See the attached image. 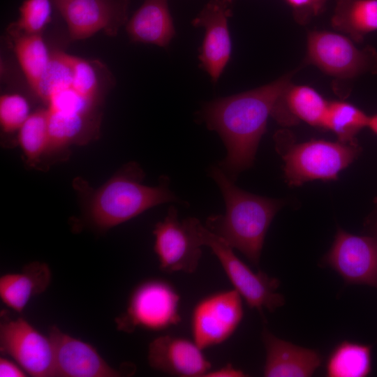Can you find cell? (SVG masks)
<instances>
[{"instance_id":"obj_1","label":"cell","mask_w":377,"mask_h":377,"mask_svg":"<svg viewBox=\"0 0 377 377\" xmlns=\"http://www.w3.org/2000/svg\"><path fill=\"white\" fill-rule=\"evenodd\" d=\"M293 73L262 87L219 98L205 105L203 118L216 131L227 149L219 168L234 181L252 166L267 119L279 96L291 83Z\"/></svg>"},{"instance_id":"obj_2","label":"cell","mask_w":377,"mask_h":377,"mask_svg":"<svg viewBox=\"0 0 377 377\" xmlns=\"http://www.w3.org/2000/svg\"><path fill=\"white\" fill-rule=\"evenodd\" d=\"M210 175L222 193L226 212L209 216L207 228L258 265L266 233L282 201L242 190L219 167H212Z\"/></svg>"},{"instance_id":"obj_3","label":"cell","mask_w":377,"mask_h":377,"mask_svg":"<svg viewBox=\"0 0 377 377\" xmlns=\"http://www.w3.org/2000/svg\"><path fill=\"white\" fill-rule=\"evenodd\" d=\"M143 171L135 163L124 167L91 198L89 216L98 228L106 230L126 222L155 206L178 201L168 177L156 186L142 184Z\"/></svg>"},{"instance_id":"obj_4","label":"cell","mask_w":377,"mask_h":377,"mask_svg":"<svg viewBox=\"0 0 377 377\" xmlns=\"http://www.w3.org/2000/svg\"><path fill=\"white\" fill-rule=\"evenodd\" d=\"M276 148L284 162V175L290 186H300L314 180H332L359 156L358 142L344 143L311 140L302 143L291 142L285 130L274 135Z\"/></svg>"},{"instance_id":"obj_5","label":"cell","mask_w":377,"mask_h":377,"mask_svg":"<svg viewBox=\"0 0 377 377\" xmlns=\"http://www.w3.org/2000/svg\"><path fill=\"white\" fill-rule=\"evenodd\" d=\"M198 235L202 246L209 247L218 258L226 276L249 307L263 316V309L273 312L285 303L284 297L276 292L279 280L266 273L253 272L234 253L223 239L204 227L200 222Z\"/></svg>"},{"instance_id":"obj_6","label":"cell","mask_w":377,"mask_h":377,"mask_svg":"<svg viewBox=\"0 0 377 377\" xmlns=\"http://www.w3.org/2000/svg\"><path fill=\"white\" fill-rule=\"evenodd\" d=\"M180 295L168 281L145 280L132 291L125 312L116 318L117 328L132 333L137 328L161 331L181 321Z\"/></svg>"},{"instance_id":"obj_7","label":"cell","mask_w":377,"mask_h":377,"mask_svg":"<svg viewBox=\"0 0 377 377\" xmlns=\"http://www.w3.org/2000/svg\"><path fill=\"white\" fill-rule=\"evenodd\" d=\"M305 61L340 79L377 74V50L374 47L358 48L348 36L328 31L309 33Z\"/></svg>"},{"instance_id":"obj_8","label":"cell","mask_w":377,"mask_h":377,"mask_svg":"<svg viewBox=\"0 0 377 377\" xmlns=\"http://www.w3.org/2000/svg\"><path fill=\"white\" fill-rule=\"evenodd\" d=\"M199 223L193 217L179 221L177 210L172 206L165 219L156 224L154 250L162 271L195 272L202 256V245L198 235Z\"/></svg>"},{"instance_id":"obj_9","label":"cell","mask_w":377,"mask_h":377,"mask_svg":"<svg viewBox=\"0 0 377 377\" xmlns=\"http://www.w3.org/2000/svg\"><path fill=\"white\" fill-rule=\"evenodd\" d=\"M244 316L242 297L235 289L200 299L191 316L193 340L202 350L221 344L237 330Z\"/></svg>"},{"instance_id":"obj_10","label":"cell","mask_w":377,"mask_h":377,"mask_svg":"<svg viewBox=\"0 0 377 377\" xmlns=\"http://www.w3.org/2000/svg\"><path fill=\"white\" fill-rule=\"evenodd\" d=\"M0 350L34 377H56L54 351L50 337L23 318L11 319L1 313Z\"/></svg>"},{"instance_id":"obj_11","label":"cell","mask_w":377,"mask_h":377,"mask_svg":"<svg viewBox=\"0 0 377 377\" xmlns=\"http://www.w3.org/2000/svg\"><path fill=\"white\" fill-rule=\"evenodd\" d=\"M323 262L347 284L377 289V236L355 235L339 228Z\"/></svg>"},{"instance_id":"obj_12","label":"cell","mask_w":377,"mask_h":377,"mask_svg":"<svg viewBox=\"0 0 377 377\" xmlns=\"http://www.w3.org/2000/svg\"><path fill=\"white\" fill-rule=\"evenodd\" d=\"M54 3L73 40L87 38L99 31L114 36L128 19L129 0H61Z\"/></svg>"},{"instance_id":"obj_13","label":"cell","mask_w":377,"mask_h":377,"mask_svg":"<svg viewBox=\"0 0 377 377\" xmlns=\"http://www.w3.org/2000/svg\"><path fill=\"white\" fill-rule=\"evenodd\" d=\"M232 0H210L193 20L192 25L205 29L200 49V66L216 82L230 60L232 43L228 18Z\"/></svg>"},{"instance_id":"obj_14","label":"cell","mask_w":377,"mask_h":377,"mask_svg":"<svg viewBox=\"0 0 377 377\" xmlns=\"http://www.w3.org/2000/svg\"><path fill=\"white\" fill-rule=\"evenodd\" d=\"M54 351L56 377H117L122 373L112 367L90 344L57 326L50 328Z\"/></svg>"},{"instance_id":"obj_15","label":"cell","mask_w":377,"mask_h":377,"mask_svg":"<svg viewBox=\"0 0 377 377\" xmlns=\"http://www.w3.org/2000/svg\"><path fill=\"white\" fill-rule=\"evenodd\" d=\"M202 350L193 340L166 334L150 342L147 360L153 369L167 374L204 377L212 364Z\"/></svg>"},{"instance_id":"obj_16","label":"cell","mask_w":377,"mask_h":377,"mask_svg":"<svg viewBox=\"0 0 377 377\" xmlns=\"http://www.w3.org/2000/svg\"><path fill=\"white\" fill-rule=\"evenodd\" d=\"M262 339L266 350L264 376L309 377L321 365L322 357L315 350L281 339L267 329Z\"/></svg>"},{"instance_id":"obj_17","label":"cell","mask_w":377,"mask_h":377,"mask_svg":"<svg viewBox=\"0 0 377 377\" xmlns=\"http://www.w3.org/2000/svg\"><path fill=\"white\" fill-rule=\"evenodd\" d=\"M329 103L313 87L291 82L275 103L271 116L286 126L302 121L324 128Z\"/></svg>"},{"instance_id":"obj_18","label":"cell","mask_w":377,"mask_h":377,"mask_svg":"<svg viewBox=\"0 0 377 377\" xmlns=\"http://www.w3.org/2000/svg\"><path fill=\"white\" fill-rule=\"evenodd\" d=\"M133 42L166 47L175 34L168 0H144L126 23Z\"/></svg>"},{"instance_id":"obj_19","label":"cell","mask_w":377,"mask_h":377,"mask_svg":"<svg viewBox=\"0 0 377 377\" xmlns=\"http://www.w3.org/2000/svg\"><path fill=\"white\" fill-rule=\"evenodd\" d=\"M51 277L46 263H29L21 272L8 273L0 277L1 300L8 307L21 313L32 297L47 288Z\"/></svg>"},{"instance_id":"obj_20","label":"cell","mask_w":377,"mask_h":377,"mask_svg":"<svg viewBox=\"0 0 377 377\" xmlns=\"http://www.w3.org/2000/svg\"><path fill=\"white\" fill-rule=\"evenodd\" d=\"M332 26L355 43L377 31V0H337Z\"/></svg>"},{"instance_id":"obj_21","label":"cell","mask_w":377,"mask_h":377,"mask_svg":"<svg viewBox=\"0 0 377 377\" xmlns=\"http://www.w3.org/2000/svg\"><path fill=\"white\" fill-rule=\"evenodd\" d=\"M47 111L50 137L47 153L64 149L73 143L87 142L97 131V120L94 116Z\"/></svg>"},{"instance_id":"obj_22","label":"cell","mask_w":377,"mask_h":377,"mask_svg":"<svg viewBox=\"0 0 377 377\" xmlns=\"http://www.w3.org/2000/svg\"><path fill=\"white\" fill-rule=\"evenodd\" d=\"M371 346L343 341L331 351L325 364L328 377H365L371 372Z\"/></svg>"},{"instance_id":"obj_23","label":"cell","mask_w":377,"mask_h":377,"mask_svg":"<svg viewBox=\"0 0 377 377\" xmlns=\"http://www.w3.org/2000/svg\"><path fill=\"white\" fill-rule=\"evenodd\" d=\"M10 34L17 60L34 90L50 62L52 54H50L41 34Z\"/></svg>"},{"instance_id":"obj_24","label":"cell","mask_w":377,"mask_h":377,"mask_svg":"<svg viewBox=\"0 0 377 377\" xmlns=\"http://www.w3.org/2000/svg\"><path fill=\"white\" fill-rule=\"evenodd\" d=\"M369 117L351 103L332 101L329 103L324 128L332 131L339 142H356L357 134L367 127Z\"/></svg>"},{"instance_id":"obj_25","label":"cell","mask_w":377,"mask_h":377,"mask_svg":"<svg viewBox=\"0 0 377 377\" xmlns=\"http://www.w3.org/2000/svg\"><path fill=\"white\" fill-rule=\"evenodd\" d=\"M18 142L30 165H36L47 154L50 142L48 111L40 109L31 113L18 131Z\"/></svg>"},{"instance_id":"obj_26","label":"cell","mask_w":377,"mask_h":377,"mask_svg":"<svg viewBox=\"0 0 377 377\" xmlns=\"http://www.w3.org/2000/svg\"><path fill=\"white\" fill-rule=\"evenodd\" d=\"M73 57L62 52L52 54L51 59L34 91L45 103L55 92L72 87Z\"/></svg>"},{"instance_id":"obj_27","label":"cell","mask_w":377,"mask_h":377,"mask_svg":"<svg viewBox=\"0 0 377 377\" xmlns=\"http://www.w3.org/2000/svg\"><path fill=\"white\" fill-rule=\"evenodd\" d=\"M50 0H25L20 8L19 18L9 27L10 34H41L51 20Z\"/></svg>"},{"instance_id":"obj_28","label":"cell","mask_w":377,"mask_h":377,"mask_svg":"<svg viewBox=\"0 0 377 377\" xmlns=\"http://www.w3.org/2000/svg\"><path fill=\"white\" fill-rule=\"evenodd\" d=\"M45 103L50 112L94 116L98 101L87 98L69 87L55 92Z\"/></svg>"},{"instance_id":"obj_29","label":"cell","mask_w":377,"mask_h":377,"mask_svg":"<svg viewBox=\"0 0 377 377\" xmlns=\"http://www.w3.org/2000/svg\"><path fill=\"white\" fill-rule=\"evenodd\" d=\"M27 99L18 94H8L0 98V123L3 132L19 131L31 114Z\"/></svg>"},{"instance_id":"obj_30","label":"cell","mask_w":377,"mask_h":377,"mask_svg":"<svg viewBox=\"0 0 377 377\" xmlns=\"http://www.w3.org/2000/svg\"><path fill=\"white\" fill-rule=\"evenodd\" d=\"M73 81L72 87L80 94L98 101L101 76L98 63L73 57Z\"/></svg>"},{"instance_id":"obj_31","label":"cell","mask_w":377,"mask_h":377,"mask_svg":"<svg viewBox=\"0 0 377 377\" xmlns=\"http://www.w3.org/2000/svg\"><path fill=\"white\" fill-rule=\"evenodd\" d=\"M293 9L295 18L306 22L311 16L320 13L325 4L324 0H285Z\"/></svg>"},{"instance_id":"obj_32","label":"cell","mask_w":377,"mask_h":377,"mask_svg":"<svg viewBox=\"0 0 377 377\" xmlns=\"http://www.w3.org/2000/svg\"><path fill=\"white\" fill-rule=\"evenodd\" d=\"M27 372L15 362L7 358H0V377H24Z\"/></svg>"},{"instance_id":"obj_33","label":"cell","mask_w":377,"mask_h":377,"mask_svg":"<svg viewBox=\"0 0 377 377\" xmlns=\"http://www.w3.org/2000/svg\"><path fill=\"white\" fill-rule=\"evenodd\" d=\"M246 374L241 369L228 364L214 370H209L204 377H243Z\"/></svg>"},{"instance_id":"obj_34","label":"cell","mask_w":377,"mask_h":377,"mask_svg":"<svg viewBox=\"0 0 377 377\" xmlns=\"http://www.w3.org/2000/svg\"><path fill=\"white\" fill-rule=\"evenodd\" d=\"M367 127L377 135V114L369 117Z\"/></svg>"},{"instance_id":"obj_35","label":"cell","mask_w":377,"mask_h":377,"mask_svg":"<svg viewBox=\"0 0 377 377\" xmlns=\"http://www.w3.org/2000/svg\"><path fill=\"white\" fill-rule=\"evenodd\" d=\"M371 229L374 235L377 236V218L371 223Z\"/></svg>"},{"instance_id":"obj_36","label":"cell","mask_w":377,"mask_h":377,"mask_svg":"<svg viewBox=\"0 0 377 377\" xmlns=\"http://www.w3.org/2000/svg\"><path fill=\"white\" fill-rule=\"evenodd\" d=\"M374 203H376L377 205V196L375 197V198L374 200Z\"/></svg>"},{"instance_id":"obj_37","label":"cell","mask_w":377,"mask_h":377,"mask_svg":"<svg viewBox=\"0 0 377 377\" xmlns=\"http://www.w3.org/2000/svg\"><path fill=\"white\" fill-rule=\"evenodd\" d=\"M54 3L57 2V1H61V0H52Z\"/></svg>"},{"instance_id":"obj_38","label":"cell","mask_w":377,"mask_h":377,"mask_svg":"<svg viewBox=\"0 0 377 377\" xmlns=\"http://www.w3.org/2000/svg\"><path fill=\"white\" fill-rule=\"evenodd\" d=\"M324 1L326 2L327 0H324Z\"/></svg>"}]
</instances>
